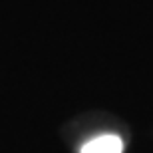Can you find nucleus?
I'll use <instances>...</instances> for the list:
<instances>
[{
	"mask_svg": "<svg viewBox=\"0 0 153 153\" xmlns=\"http://www.w3.org/2000/svg\"><path fill=\"white\" fill-rule=\"evenodd\" d=\"M121 151H123L121 137L111 135V133L94 137L88 143H84L79 149V153H121Z\"/></svg>",
	"mask_w": 153,
	"mask_h": 153,
	"instance_id": "f257e3e1",
	"label": "nucleus"
}]
</instances>
